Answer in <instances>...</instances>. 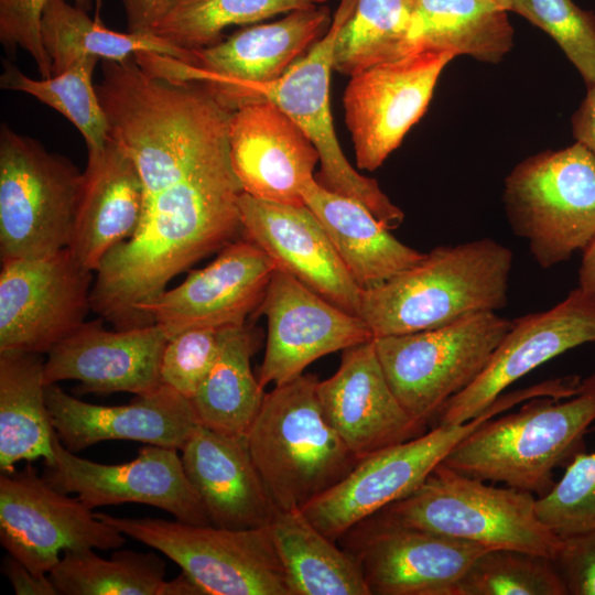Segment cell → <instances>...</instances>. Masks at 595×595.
Instances as JSON below:
<instances>
[{"label":"cell","mask_w":595,"mask_h":595,"mask_svg":"<svg viewBox=\"0 0 595 595\" xmlns=\"http://www.w3.org/2000/svg\"><path fill=\"white\" fill-rule=\"evenodd\" d=\"M109 138L143 186L136 234L96 272L90 310L116 329L145 325L139 305L242 234L228 141L232 110L203 86L142 78L104 101Z\"/></svg>","instance_id":"6da1fadb"},{"label":"cell","mask_w":595,"mask_h":595,"mask_svg":"<svg viewBox=\"0 0 595 595\" xmlns=\"http://www.w3.org/2000/svg\"><path fill=\"white\" fill-rule=\"evenodd\" d=\"M512 251L491 238L439 246L410 269L361 291L372 337L439 328L507 305Z\"/></svg>","instance_id":"7a4b0ae2"},{"label":"cell","mask_w":595,"mask_h":595,"mask_svg":"<svg viewBox=\"0 0 595 595\" xmlns=\"http://www.w3.org/2000/svg\"><path fill=\"white\" fill-rule=\"evenodd\" d=\"M595 424V374L569 398L534 397L516 411L493 418L465 436L443 461L485 482L538 497L554 485L553 472L584 451Z\"/></svg>","instance_id":"3957f363"},{"label":"cell","mask_w":595,"mask_h":595,"mask_svg":"<svg viewBox=\"0 0 595 595\" xmlns=\"http://www.w3.org/2000/svg\"><path fill=\"white\" fill-rule=\"evenodd\" d=\"M318 380L303 374L274 386L247 433L252 461L278 509H301L359 461L326 420Z\"/></svg>","instance_id":"277c9868"},{"label":"cell","mask_w":595,"mask_h":595,"mask_svg":"<svg viewBox=\"0 0 595 595\" xmlns=\"http://www.w3.org/2000/svg\"><path fill=\"white\" fill-rule=\"evenodd\" d=\"M536 499L530 491L489 485L442 462L412 494L379 512L486 549H515L553 559L561 539L538 518Z\"/></svg>","instance_id":"5b68a950"},{"label":"cell","mask_w":595,"mask_h":595,"mask_svg":"<svg viewBox=\"0 0 595 595\" xmlns=\"http://www.w3.org/2000/svg\"><path fill=\"white\" fill-rule=\"evenodd\" d=\"M504 203L541 268L567 261L595 237V155L575 142L526 159L507 176Z\"/></svg>","instance_id":"8992f818"},{"label":"cell","mask_w":595,"mask_h":595,"mask_svg":"<svg viewBox=\"0 0 595 595\" xmlns=\"http://www.w3.org/2000/svg\"><path fill=\"white\" fill-rule=\"evenodd\" d=\"M543 393L541 383L502 393L465 423H439L414 439L374 452L360 458L342 480L301 510L320 531L336 541L360 521L412 494L480 424Z\"/></svg>","instance_id":"52a82bcc"},{"label":"cell","mask_w":595,"mask_h":595,"mask_svg":"<svg viewBox=\"0 0 595 595\" xmlns=\"http://www.w3.org/2000/svg\"><path fill=\"white\" fill-rule=\"evenodd\" d=\"M83 173L6 123L0 129V258H36L68 247Z\"/></svg>","instance_id":"ba28073f"},{"label":"cell","mask_w":595,"mask_h":595,"mask_svg":"<svg viewBox=\"0 0 595 595\" xmlns=\"http://www.w3.org/2000/svg\"><path fill=\"white\" fill-rule=\"evenodd\" d=\"M96 517L175 562L204 595H293L269 526L226 529L159 518Z\"/></svg>","instance_id":"9c48e42d"},{"label":"cell","mask_w":595,"mask_h":595,"mask_svg":"<svg viewBox=\"0 0 595 595\" xmlns=\"http://www.w3.org/2000/svg\"><path fill=\"white\" fill-rule=\"evenodd\" d=\"M511 324L496 312H480L439 328L372 342L397 399L426 424L480 375Z\"/></svg>","instance_id":"30bf717a"},{"label":"cell","mask_w":595,"mask_h":595,"mask_svg":"<svg viewBox=\"0 0 595 595\" xmlns=\"http://www.w3.org/2000/svg\"><path fill=\"white\" fill-rule=\"evenodd\" d=\"M324 4L295 10L274 22L256 24L210 46L192 51L188 63L139 52L137 63L151 74L210 87L234 110L250 91L283 76L329 29Z\"/></svg>","instance_id":"8fae6325"},{"label":"cell","mask_w":595,"mask_h":595,"mask_svg":"<svg viewBox=\"0 0 595 595\" xmlns=\"http://www.w3.org/2000/svg\"><path fill=\"white\" fill-rule=\"evenodd\" d=\"M126 536L77 497L53 488L29 464L0 476V542L36 575H47L69 549L111 550Z\"/></svg>","instance_id":"7c38bea8"},{"label":"cell","mask_w":595,"mask_h":595,"mask_svg":"<svg viewBox=\"0 0 595 595\" xmlns=\"http://www.w3.org/2000/svg\"><path fill=\"white\" fill-rule=\"evenodd\" d=\"M91 271L63 248L1 262L0 351L47 354L90 309Z\"/></svg>","instance_id":"4fadbf2b"},{"label":"cell","mask_w":595,"mask_h":595,"mask_svg":"<svg viewBox=\"0 0 595 595\" xmlns=\"http://www.w3.org/2000/svg\"><path fill=\"white\" fill-rule=\"evenodd\" d=\"M345 21L333 18L327 32L279 79L255 87L249 99L266 98L280 107L304 131L320 155L316 181L327 190L367 206L389 229L403 212L381 191L376 180L360 174L345 158L337 141L329 107L334 44Z\"/></svg>","instance_id":"5bb4252c"},{"label":"cell","mask_w":595,"mask_h":595,"mask_svg":"<svg viewBox=\"0 0 595 595\" xmlns=\"http://www.w3.org/2000/svg\"><path fill=\"white\" fill-rule=\"evenodd\" d=\"M53 450L54 463L45 466L43 478L63 494H76L93 510L137 502L158 507L181 522L212 524L177 448L145 444L130 462L100 464L68 451L55 433Z\"/></svg>","instance_id":"9a60e30c"},{"label":"cell","mask_w":595,"mask_h":595,"mask_svg":"<svg viewBox=\"0 0 595 595\" xmlns=\"http://www.w3.org/2000/svg\"><path fill=\"white\" fill-rule=\"evenodd\" d=\"M454 57L448 52H415L350 76L343 104L360 170H376L399 147Z\"/></svg>","instance_id":"2e32d148"},{"label":"cell","mask_w":595,"mask_h":595,"mask_svg":"<svg viewBox=\"0 0 595 595\" xmlns=\"http://www.w3.org/2000/svg\"><path fill=\"white\" fill-rule=\"evenodd\" d=\"M343 537L371 595H454L473 561L489 550L402 524L379 511Z\"/></svg>","instance_id":"e0dca14e"},{"label":"cell","mask_w":595,"mask_h":595,"mask_svg":"<svg viewBox=\"0 0 595 595\" xmlns=\"http://www.w3.org/2000/svg\"><path fill=\"white\" fill-rule=\"evenodd\" d=\"M594 342L595 295L578 286L550 310L513 320L480 375L444 405L439 423L461 424L476 418L524 375Z\"/></svg>","instance_id":"ac0fdd59"},{"label":"cell","mask_w":595,"mask_h":595,"mask_svg":"<svg viewBox=\"0 0 595 595\" xmlns=\"http://www.w3.org/2000/svg\"><path fill=\"white\" fill-rule=\"evenodd\" d=\"M268 333L258 380L264 388L288 382L328 354L374 339L365 322L275 269L257 311Z\"/></svg>","instance_id":"d6986e66"},{"label":"cell","mask_w":595,"mask_h":595,"mask_svg":"<svg viewBox=\"0 0 595 595\" xmlns=\"http://www.w3.org/2000/svg\"><path fill=\"white\" fill-rule=\"evenodd\" d=\"M275 269L260 248L237 239L208 266L138 310L147 325L159 324L169 337L191 327L242 325L258 311Z\"/></svg>","instance_id":"ffe728a7"},{"label":"cell","mask_w":595,"mask_h":595,"mask_svg":"<svg viewBox=\"0 0 595 595\" xmlns=\"http://www.w3.org/2000/svg\"><path fill=\"white\" fill-rule=\"evenodd\" d=\"M229 154L242 192L258 199L301 206L315 180L316 148L280 107L266 98L239 105L228 128Z\"/></svg>","instance_id":"44dd1931"},{"label":"cell","mask_w":595,"mask_h":595,"mask_svg":"<svg viewBox=\"0 0 595 595\" xmlns=\"http://www.w3.org/2000/svg\"><path fill=\"white\" fill-rule=\"evenodd\" d=\"M102 318L84 322L44 361V385L79 382L78 391L150 393L162 386L160 367L169 335L159 324L108 331Z\"/></svg>","instance_id":"7402d4cb"},{"label":"cell","mask_w":595,"mask_h":595,"mask_svg":"<svg viewBox=\"0 0 595 595\" xmlns=\"http://www.w3.org/2000/svg\"><path fill=\"white\" fill-rule=\"evenodd\" d=\"M242 234L280 269L342 310L358 315L363 289L349 274L324 227L306 206L241 193Z\"/></svg>","instance_id":"603a6c76"},{"label":"cell","mask_w":595,"mask_h":595,"mask_svg":"<svg viewBox=\"0 0 595 595\" xmlns=\"http://www.w3.org/2000/svg\"><path fill=\"white\" fill-rule=\"evenodd\" d=\"M51 421L61 443L77 453L104 441H137L181 451L202 425L190 399L162 385L122 405H99L45 386Z\"/></svg>","instance_id":"cb8c5ba5"},{"label":"cell","mask_w":595,"mask_h":595,"mask_svg":"<svg viewBox=\"0 0 595 595\" xmlns=\"http://www.w3.org/2000/svg\"><path fill=\"white\" fill-rule=\"evenodd\" d=\"M317 394L326 420L358 459L424 433L425 424L393 393L372 339L343 350L336 372L318 381Z\"/></svg>","instance_id":"d4e9b609"},{"label":"cell","mask_w":595,"mask_h":595,"mask_svg":"<svg viewBox=\"0 0 595 595\" xmlns=\"http://www.w3.org/2000/svg\"><path fill=\"white\" fill-rule=\"evenodd\" d=\"M181 452L186 476L213 526L250 529L271 523L277 507L252 461L247 435L199 425Z\"/></svg>","instance_id":"484cf974"},{"label":"cell","mask_w":595,"mask_h":595,"mask_svg":"<svg viewBox=\"0 0 595 595\" xmlns=\"http://www.w3.org/2000/svg\"><path fill=\"white\" fill-rule=\"evenodd\" d=\"M143 186L133 160L109 138L106 147L88 151L75 225L68 249L97 272L107 255L139 228Z\"/></svg>","instance_id":"4316f807"},{"label":"cell","mask_w":595,"mask_h":595,"mask_svg":"<svg viewBox=\"0 0 595 595\" xmlns=\"http://www.w3.org/2000/svg\"><path fill=\"white\" fill-rule=\"evenodd\" d=\"M303 199L363 290L410 269L425 256L393 237L361 202L327 190L316 178L306 186Z\"/></svg>","instance_id":"83f0119b"},{"label":"cell","mask_w":595,"mask_h":595,"mask_svg":"<svg viewBox=\"0 0 595 595\" xmlns=\"http://www.w3.org/2000/svg\"><path fill=\"white\" fill-rule=\"evenodd\" d=\"M42 354L0 351V470L21 461L54 463L55 430L45 400Z\"/></svg>","instance_id":"f1b7e54d"},{"label":"cell","mask_w":595,"mask_h":595,"mask_svg":"<svg viewBox=\"0 0 595 595\" xmlns=\"http://www.w3.org/2000/svg\"><path fill=\"white\" fill-rule=\"evenodd\" d=\"M412 1L411 53L448 52L498 63L512 47L508 11L494 0Z\"/></svg>","instance_id":"f546056e"},{"label":"cell","mask_w":595,"mask_h":595,"mask_svg":"<svg viewBox=\"0 0 595 595\" xmlns=\"http://www.w3.org/2000/svg\"><path fill=\"white\" fill-rule=\"evenodd\" d=\"M270 528L293 595H371L359 560L301 509L277 508Z\"/></svg>","instance_id":"4dcf8cb0"},{"label":"cell","mask_w":595,"mask_h":595,"mask_svg":"<svg viewBox=\"0 0 595 595\" xmlns=\"http://www.w3.org/2000/svg\"><path fill=\"white\" fill-rule=\"evenodd\" d=\"M259 333L242 324L219 328L214 363L191 402L202 425L227 434L247 435L264 391L251 370Z\"/></svg>","instance_id":"1f68e13d"},{"label":"cell","mask_w":595,"mask_h":595,"mask_svg":"<svg viewBox=\"0 0 595 595\" xmlns=\"http://www.w3.org/2000/svg\"><path fill=\"white\" fill-rule=\"evenodd\" d=\"M43 45L51 60L52 76L84 57L123 62L139 52H153L184 63L192 52L183 51L152 32H116L99 19H90L87 11L65 0H50L42 20Z\"/></svg>","instance_id":"d6a6232c"},{"label":"cell","mask_w":595,"mask_h":595,"mask_svg":"<svg viewBox=\"0 0 595 595\" xmlns=\"http://www.w3.org/2000/svg\"><path fill=\"white\" fill-rule=\"evenodd\" d=\"M412 0H357L337 33L333 69L353 76L411 54Z\"/></svg>","instance_id":"836d02e7"},{"label":"cell","mask_w":595,"mask_h":595,"mask_svg":"<svg viewBox=\"0 0 595 595\" xmlns=\"http://www.w3.org/2000/svg\"><path fill=\"white\" fill-rule=\"evenodd\" d=\"M164 575L153 552L119 550L107 560L89 548L65 550L48 573L58 595H159Z\"/></svg>","instance_id":"e575fe53"},{"label":"cell","mask_w":595,"mask_h":595,"mask_svg":"<svg viewBox=\"0 0 595 595\" xmlns=\"http://www.w3.org/2000/svg\"><path fill=\"white\" fill-rule=\"evenodd\" d=\"M326 0H170L152 33L187 52L221 41V32L278 14L322 6Z\"/></svg>","instance_id":"d590c367"},{"label":"cell","mask_w":595,"mask_h":595,"mask_svg":"<svg viewBox=\"0 0 595 595\" xmlns=\"http://www.w3.org/2000/svg\"><path fill=\"white\" fill-rule=\"evenodd\" d=\"M98 61L96 57H84L64 72L41 79L28 77L14 65L7 64L0 77V87L29 94L54 108L79 130L88 151H98L109 140L108 120L93 84Z\"/></svg>","instance_id":"8d00e7d4"},{"label":"cell","mask_w":595,"mask_h":595,"mask_svg":"<svg viewBox=\"0 0 595 595\" xmlns=\"http://www.w3.org/2000/svg\"><path fill=\"white\" fill-rule=\"evenodd\" d=\"M454 595H567L553 563L515 549H489L470 564Z\"/></svg>","instance_id":"74e56055"},{"label":"cell","mask_w":595,"mask_h":595,"mask_svg":"<svg viewBox=\"0 0 595 595\" xmlns=\"http://www.w3.org/2000/svg\"><path fill=\"white\" fill-rule=\"evenodd\" d=\"M536 512L560 539L595 530V450L572 458L563 476L536 499Z\"/></svg>","instance_id":"f35d334b"},{"label":"cell","mask_w":595,"mask_h":595,"mask_svg":"<svg viewBox=\"0 0 595 595\" xmlns=\"http://www.w3.org/2000/svg\"><path fill=\"white\" fill-rule=\"evenodd\" d=\"M547 32L576 67L588 87L595 85V13L572 0H511L510 10Z\"/></svg>","instance_id":"ab89813d"},{"label":"cell","mask_w":595,"mask_h":595,"mask_svg":"<svg viewBox=\"0 0 595 595\" xmlns=\"http://www.w3.org/2000/svg\"><path fill=\"white\" fill-rule=\"evenodd\" d=\"M219 344V328L191 327L171 336L165 345L161 382L192 399L210 369Z\"/></svg>","instance_id":"60d3db41"},{"label":"cell","mask_w":595,"mask_h":595,"mask_svg":"<svg viewBox=\"0 0 595 595\" xmlns=\"http://www.w3.org/2000/svg\"><path fill=\"white\" fill-rule=\"evenodd\" d=\"M50 0H0V41L9 48L21 47L34 60L42 78L52 76L51 60L41 34L43 11ZM87 11L90 0H74Z\"/></svg>","instance_id":"b9f144b4"},{"label":"cell","mask_w":595,"mask_h":595,"mask_svg":"<svg viewBox=\"0 0 595 595\" xmlns=\"http://www.w3.org/2000/svg\"><path fill=\"white\" fill-rule=\"evenodd\" d=\"M552 560L567 595H595V530L561 539Z\"/></svg>","instance_id":"7bdbcfd3"},{"label":"cell","mask_w":595,"mask_h":595,"mask_svg":"<svg viewBox=\"0 0 595 595\" xmlns=\"http://www.w3.org/2000/svg\"><path fill=\"white\" fill-rule=\"evenodd\" d=\"M1 570L17 595H58L48 574H34L10 554L3 558Z\"/></svg>","instance_id":"ee69618b"},{"label":"cell","mask_w":595,"mask_h":595,"mask_svg":"<svg viewBox=\"0 0 595 595\" xmlns=\"http://www.w3.org/2000/svg\"><path fill=\"white\" fill-rule=\"evenodd\" d=\"M170 0H121L129 32L149 33L165 12Z\"/></svg>","instance_id":"f6af8a7d"},{"label":"cell","mask_w":595,"mask_h":595,"mask_svg":"<svg viewBox=\"0 0 595 595\" xmlns=\"http://www.w3.org/2000/svg\"><path fill=\"white\" fill-rule=\"evenodd\" d=\"M572 131L576 139L595 155V85L572 117Z\"/></svg>","instance_id":"bcb514c9"},{"label":"cell","mask_w":595,"mask_h":595,"mask_svg":"<svg viewBox=\"0 0 595 595\" xmlns=\"http://www.w3.org/2000/svg\"><path fill=\"white\" fill-rule=\"evenodd\" d=\"M583 251L578 269V286L595 295V237Z\"/></svg>","instance_id":"7dc6e473"},{"label":"cell","mask_w":595,"mask_h":595,"mask_svg":"<svg viewBox=\"0 0 595 595\" xmlns=\"http://www.w3.org/2000/svg\"><path fill=\"white\" fill-rule=\"evenodd\" d=\"M159 595H204V593L194 580L182 571L175 578L163 581Z\"/></svg>","instance_id":"c3c4849f"},{"label":"cell","mask_w":595,"mask_h":595,"mask_svg":"<svg viewBox=\"0 0 595 595\" xmlns=\"http://www.w3.org/2000/svg\"><path fill=\"white\" fill-rule=\"evenodd\" d=\"M356 2H357V0H340L339 4L343 6V7L345 4V8H347V9H354L355 6H356Z\"/></svg>","instance_id":"681fc988"},{"label":"cell","mask_w":595,"mask_h":595,"mask_svg":"<svg viewBox=\"0 0 595 595\" xmlns=\"http://www.w3.org/2000/svg\"><path fill=\"white\" fill-rule=\"evenodd\" d=\"M497 4L506 9L507 11L510 10L511 0H494Z\"/></svg>","instance_id":"f907efd6"},{"label":"cell","mask_w":595,"mask_h":595,"mask_svg":"<svg viewBox=\"0 0 595 595\" xmlns=\"http://www.w3.org/2000/svg\"><path fill=\"white\" fill-rule=\"evenodd\" d=\"M94 1H95L96 9H97V17H96V19H98V11H99V9H100V7H101V0H94Z\"/></svg>","instance_id":"816d5d0a"}]
</instances>
